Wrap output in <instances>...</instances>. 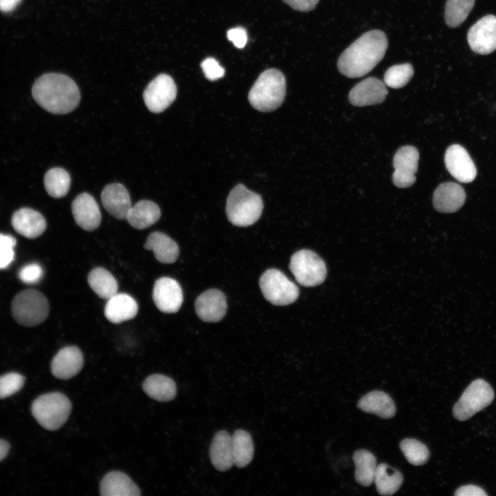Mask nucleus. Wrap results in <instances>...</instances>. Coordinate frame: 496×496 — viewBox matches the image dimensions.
I'll return each mask as SVG.
<instances>
[{
	"label": "nucleus",
	"instance_id": "obj_1",
	"mask_svg": "<svg viewBox=\"0 0 496 496\" xmlns=\"http://www.w3.org/2000/svg\"><path fill=\"white\" fill-rule=\"evenodd\" d=\"M387 47V37L383 31L366 32L341 54L337 63L338 70L349 78L363 76L383 59Z\"/></svg>",
	"mask_w": 496,
	"mask_h": 496
},
{
	"label": "nucleus",
	"instance_id": "obj_2",
	"mask_svg": "<svg viewBox=\"0 0 496 496\" xmlns=\"http://www.w3.org/2000/svg\"><path fill=\"white\" fill-rule=\"evenodd\" d=\"M32 94L35 101L48 112L65 114L79 105L81 94L76 83L59 73H47L34 83Z\"/></svg>",
	"mask_w": 496,
	"mask_h": 496
},
{
	"label": "nucleus",
	"instance_id": "obj_3",
	"mask_svg": "<svg viewBox=\"0 0 496 496\" xmlns=\"http://www.w3.org/2000/svg\"><path fill=\"white\" fill-rule=\"evenodd\" d=\"M286 94V80L278 70L271 68L263 71L258 77L248 94L251 106L260 112H271L283 102Z\"/></svg>",
	"mask_w": 496,
	"mask_h": 496
},
{
	"label": "nucleus",
	"instance_id": "obj_4",
	"mask_svg": "<svg viewBox=\"0 0 496 496\" xmlns=\"http://www.w3.org/2000/svg\"><path fill=\"white\" fill-rule=\"evenodd\" d=\"M262 209L263 201L260 196L242 184L235 186L227 199V216L229 222L236 226L253 225L260 217Z\"/></svg>",
	"mask_w": 496,
	"mask_h": 496
},
{
	"label": "nucleus",
	"instance_id": "obj_5",
	"mask_svg": "<svg viewBox=\"0 0 496 496\" xmlns=\"http://www.w3.org/2000/svg\"><path fill=\"white\" fill-rule=\"evenodd\" d=\"M71 409L70 400L60 392L43 394L31 406L34 417L43 428L50 431L61 428L68 420Z\"/></svg>",
	"mask_w": 496,
	"mask_h": 496
},
{
	"label": "nucleus",
	"instance_id": "obj_6",
	"mask_svg": "<svg viewBox=\"0 0 496 496\" xmlns=\"http://www.w3.org/2000/svg\"><path fill=\"white\" fill-rule=\"evenodd\" d=\"M49 303L40 291L28 289L17 293L12 300V315L15 321L25 327L42 323L49 314Z\"/></svg>",
	"mask_w": 496,
	"mask_h": 496
},
{
	"label": "nucleus",
	"instance_id": "obj_7",
	"mask_svg": "<svg viewBox=\"0 0 496 496\" xmlns=\"http://www.w3.org/2000/svg\"><path fill=\"white\" fill-rule=\"evenodd\" d=\"M259 285L265 298L274 305L290 304L299 296L298 287L276 269L265 271L260 278Z\"/></svg>",
	"mask_w": 496,
	"mask_h": 496
},
{
	"label": "nucleus",
	"instance_id": "obj_8",
	"mask_svg": "<svg viewBox=\"0 0 496 496\" xmlns=\"http://www.w3.org/2000/svg\"><path fill=\"white\" fill-rule=\"evenodd\" d=\"M494 397L493 389L488 382L482 379L475 380L465 389L454 405L453 414L458 420H466L488 406Z\"/></svg>",
	"mask_w": 496,
	"mask_h": 496
},
{
	"label": "nucleus",
	"instance_id": "obj_9",
	"mask_svg": "<svg viewBox=\"0 0 496 496\" xmlns=\"http://www.w3.org/2000/svg\"><path fill=\"white\" fill-rule=\"evenodd\" d=\"M289 269L296 281L304 287L320 285L327 275V267L323 260L309 249L296 252L291 258Z\"/></svg>",
	"mask_w": 496,
	"mask_h": 496
},
{
	"label": "nucleus",
	"instance_id": "obj_10",
	"mask_svg": "<svg viewBox=\"0 0 496 496\" xmlns=\"http://www.w3.org/2000/svg\"><path fill=\"white\" fill-rule=\"evenodd\" d=\"M177 93L174 79L161 74L149 83L143 92V100L148 110L154 113L165 110L175 100Z\"/></svg>",
	"mask_w": 496,
	"mask_h": 496
},
{
	"label": "nucleus",
	"instance_id": "obj_11",
	"mask_svg": "<svg viewBox=\"0 0 496 496\" xmlns=\"http://www.w3.org/2000/svg\"><path fill=\"white\" fill-rule=\"evenodd\" d=\"M467 41L471 49L479 54H488L496 50V16L486 15L468 30Z\"/></svg>",
	"mask_w": 496,
	"mask_h": 496
},
{
	"label": "nucleus",
	"instance_id": "obj_12",
	"mask_svg": "<svg viewBox=\"0 0 496 496\" xmlns=\"http://www.w3.org/2000/svg\"><path fill=\"white\" fill-rule=\"evenodd\" d=\"M419 152L411 145L400 147L393 157V182L400 188L413 185L416 180L415 176L418 168Z\"/></svg>",
	"mask_w": 496,
	"mask_h": 496
},
{
	"label": "nucleus",
	"instance_id": "obj_13",
	"mask_svg": "<svg viewBox=\"0 0 496 496\" xmlns=\"http://www.w3.org/2000/svg\"><path fill=\"white\" fill-rule=\"evenodd\" d=\"M156 307L166 313L177 312L183 303V291L179 283L173 278L162 277L156 280L152 291Z\"/></svg>",
	"mask_w": 496,
	"mask_h": 496
},
{
	"label": "nucleus",
	"instance_id": "obj_14",
	"mask_svg": "<svg viewBox=\"0 0 496 496\" xmlns=\"http://www.w3.org/2000/svg\"><path fill=\"white\" fill-rule=\"evenodd\" d=\"M444 162L448 172L461 183H471L477 176V169L466 149L458 144L449 146Z\"/></svg>",
	"mask_w": 496,
	"mask_h": 496
},
{
	"label": "nucleus",
	"instance_id": "obj_15",
	"mask_svg": "<svg viewBox=\"0 0 496 496\" xmlns=\"http://www.w3.org/2000/svg\"><path fill=\"white\" fill-rule=\"evenodd\" d=\"M387 94L388 90L384 83L375 77H369L351 89L349 100L354 106H367L382 103Z\"/></svg>",
	"mask_w": 496,
	"mask_h": 496
},
{
	"label": "nucleus",
	"instance_id": "obj_16",
	"mask_svg": "<svg viewBox=\"0 0 496 496\" xmlns=\"http://www.w3.org/2000/svg\"><path fill=\"white\" fill-rule=\"evenodd\" d=\"M83 355L76 346H67L61 349L51 362L52 375L61 380H68L75 376L83 366Z\"/></svg>",
	"mask_w": 496,
	"mask_h": 496
},
{
	"label": "nucleus",
	"instance_id": "obj_17",
	"mask_svg": "<svg viewBox=\"0 0 496 496\" xmlns=\"http://www.w3.org/2000/svg\"><path fill=\"white\" fill-rule=\"evenodd\" d=\"M72 212L78 226L86 231L96 229L101 223V214L94 197L83 192L72 203Z\"/></svg>",
	"mask_w": 496,
	"mask_h": 496
},
{
	"label": "nucleus",
	"instance_id": "obj_18",
	"mask_svg": "<svg viewBox=\"0 0 496 496\" xmlns=\"http://www.w3.org/2000/svg\"><path fill=\"white\" fill-rule=\"evenodd\" d=\"M195 310L202 320L207 322H218L226 313V298L224 293L218 289L207 290L196 298Z\"/></svg>",
	"mask_w": 496,
	"mask_h": 496
},
{
	"label": "nucleus",
	"instance_id": "obj_19",
	"mask_svg": "<svg viewBox=\"0 0 496 496\" xmlns=\"http://www.w3.org/2000/svg\"><path fill=\"white\" fill-rule=\"evenodd\" d=\"M101 202L106 211L117 219H126L132 207L130 196L127 189L120 183L106 185L101 192Z\"/></svg>",
	"mask_w": 496,
	"mask_h": 496
},
{
	"label": "nucleus",
	"instance_id": "obj_20",
	"mask_svg": "<svg viewBox=\"0 0 496 496\" xmlns=\"http://www.w3.org/2000/svg\"><path fill=\"white\" fill-rule=\"evenodd\" d=\"M466 197L465 191L460 185L453 182L443 183L434 192L433 206L442 213L455 212L463 206Z\"/></svg>",
	"mask_w": 496,
	"mask_h": 496
},
{
	"label": "nucleus",
	"instance_id": "obj_21",
	"mask_svg": "<svg viewBox=\"0 0 496 496\" xmlns=\"http://www.w3.org/2000/svg\"><path fill=\"white\" fill-rule=\"evenodd\" d=\"M11 223L18 234L28 238L40 236L47 227L44 217L39 211L28 207L17 210L12 214Z\"/></svg>",
	"mask_w": 496,
	"mask_h": 496
},
{
	"label": "nucleus",
	"instance_id": "obj_22",
	"mask_svg": "<svg viewBox=\"0 0 496 496\" xmlns=\"http://www.w3.org/2000/svg\"><path fill=\"white\" fill-rule=\"evenodd\" d=\"M209 456L212 465L219 471H226L234 464L231 436L226 431L217 432L211 441Z\"/></svg>",
	"mask_w": 496,
	"mask_h": 496
},
{
	"label": "nucleus",
	"instance_id": "obj_23",
	"mask_svg": "<svg viewBox=\"0 0 496 496\" xmlns=\"http://www.w3.org/2000/svg\"><path fill=\"white\" fill-rule=\"evenodd\" d=\"M136 301L127 293H116L107 300L104 314L111 322L118 324L134 318L138 312Z\"/></svg>",
	"mask_w": 496,
	"mask_h": 496
},
{
	"label": "nucleus",
	"instance_id": "obj_24",
	"mask_svg": "<svg viewBox=\"0 0 496 496\" xmlns=\"http://www.w3.org/2000/svg\"><path fill=\"white\" fill-rule=\"evenodd\" d=\"M100 494L103 496H137L141 495V491L125 473L111 471L101 482Z\"/></svg>",
	"mask_w": 496,
	"mask_h": 496
},
{
	"label": "nucleus",
	"instance_id": "obj_25",
	"mask_svg": "<svg viewBox=\"0 0 496 496\" xmlns=\"http://www.w3.org/2000/svg\"><path fill=\"white\" fill-rule=\"evenodd\" d=\"M359 409L382 418L393 417L396 407L390 395L381 391H373L364 395L358 402Z\"/></svg>",
	"mask_w": 496,
	"mask_h": 496
},
{
	"label": "nucleus",
	"instance_id": "obj_26",
	"mask_svg": "<svg viewBox=\"0 0 496 496\" xmlns=\"http://www.w3.org/2000/svg\"><path fill=\"white\" fill-rule=\"evenodd\" d=\"M144 248L152 251L157 260L165 264L174 262L179 255L176 242L167 235L159 231H154L149 235Z\"/></svg>",
	"mask_w": 496,
	"mask_h": 496
},
{
	"label": "nucleus",
	"instance_id": "obj_27",
	"mask_svg": "<svg viewBox=\"0 0 496 496\" xmlns=\"http://www.w3.org/2000/svg\"><path fill=\"white\" fill-rule=\"evenodd\" d=\"M161 214L157 204L151 200H141L132 206L126 219L134 228L143 229L156 223L161 218Z\"/></svg>",
	"mask_w": 496,
	"mask_h": 496
},
{
	"label": "nucleus",
	"instance_id": "obj_28",
	"mask_svg": "<svg viewBox=\"0 0 496 496\" xmlns=\"http://www.w3.org/2000/svg\"><path fill=\"white\" fill-rule=\"evenodd\" d=\"M144 392L151 398L159 402L172 400L176 395V385L169 377L162 374L148 376L142 385Z\"/></svg>",
	"mask_w": 496,
	"mask_h": 496
},
{
	"label": "nucleus",
	"instance_id": "obj_29",
	"mask_svg": "<svg viewBox=\"0 0 496 496\" xmlns=\"http://www.w3.org/2000/svg\"><path fill=\"white\" fill-rule=\"evenodd\" d=\"M87 282L92 291L103 299L108 300L117 293L116 280L110 272L104 268L93 269L88 274Z\"/></svg>",
	"mask_w": 496,
	"mask_h": 496
},
{
	"label": "nucleus",
	"instance_id": "obj_30",
	"mask_svg": "<svg viewBox=\"0 0 496 496\" xmlns=\"http://www.w3.org/2000/svg\"><path fill=\"white\" fill-rule=\"evenodd\" d=\"M355 481L363 486H369L374 482L377 464L375 457L369 451L359 449L353 455Z\"/></svg>",
	"mask_w": 496,
	"mask_h": 496
},
{
	"label": "nucleus",
	"instance_id": "obj_31",
	"mask_svg": "<svg viewBox=\"0 0 496 496\" xmlns=\"http://www.w3.org/2000/svg\"><path fill=\"white\" fill-rule=\"evenodd\" d=\"M374 482L381 495H391L398 490L403 482L401 472L381 463L377 466Z\"/></svg>",
	"mask_w": 496,
	"mask_h": 496
},
{
	"label": "nucleus",
	"instance_id": "obj_32",
	"mask_svg": "<svg viewBox=\"0 0 496 496\" xmlns=\"http://www.w3.org/2000/svg\"><path fill=\"white\" fill-rule=\"evenodd\" d=\"M234 464L238 468L247 466L254 453V443L249 433L238 429L231 435Z\"/></svg>",
	"mask_w": 496,
	"mask_h": 496
},
{
	"label": "nucleus",
	"instance_id": "obj_33",
	"mask_svg": "<svg viewBox=\"0 0 496 496\" xmlns=\"http://www.w3.org/2000/svg\"><path fill=\"white\" fill-rule=\"evenodd\" d=\"M71 178L63 168L54 167L49 169L44 176V186L48 194L55 198L65 196L70 187Z\"/></svg>",
	"mask_w": 496,
	"mask_h": 496
},
{
	"label": "nucleus",
	"instance_id": "obj_34",
	"mask_svg": "<svg viewBox=\"0 0 496 496\" xmlns=\"http://www.w3.org/2000/svg\"><path fill=\"white\" fill-rule=\"evenodd\" d=\"M475 4V0H447L444 18L446 25L456 28L467 18Z\"/></svg>",
	"mask_w": 496,
	"mask_h": 496
},
{
	"label": "nucleus",
	"instance_id": "obj_35",
	"mask_svg": "<svg viewBox=\"0 0 496 496\" xmlns=\"http://www.w3.org/2000/svg\"><path fill=\"white\" fill-rule=\"evenodd\" d=\"M400 448L407 461L413 465H423L429 459L430 453L427 446L415 439H404L400 444Z\"/></svg>",
	"mask_w": 496,
	"mask_h": 496
},
{
	"label": "nucleus",
	"instance_id": "obj_36",
	"mask_svg": "<svg viewBox=\"0 0 496 496\" xmlns=\"http://www.w3.org/2000/svg\"><path fill=\"white\" fill-rule=\"evenodd\" d=\"M413 74V68L409 63L395 65L386 71L384 83L391 88H400L407 84Z\"/></svg>",
	"mask_w": 496,
	"mask_h": 496
},
{
	"label": "nucleus",
	"instance_id": "obj_37",
	"mask_svg": "<svg viewBox=\"0 0 496 496\" xmlns=\"http://www.w3.org/2000/svg\"><path fill=\"white\" fill-rule=\"evenodd\" d=\"M25 382V378L14 372L0 376V399L8 397L19 391Z\"/></svg>",
	"mask_w": 496,
	"mask_h": 496
},
{
	"label": "nucleus",
	"instance_id": "obj_38",
	"mask_svg": "<svg viewBox=\"0 0 496 496\" xmlns=\"http://www.w3.org/2000/svg\"><path fill=\"white\" fill-rule=\"evenodd\" d=\"M16 243L12 236L0 234V269L6 268L13 261Z\"/></svg>",
	"mask_w": 496,
	"mask_h": 496
},
{
	"label": "nucleus",
	"instance_id": "obj_39",
	"mask_svg": "<svg viewBox=\"0 0 496 496\" xmlns=\"http://www.w3.org/2000/svg\"><path fill=\"white\" fill-rule=\"evenodd\" d=\"M200 67L205 77L211 81L222 78L225 74V69L214 58L208 57L203 61Z\"/></svg>",
	"mask_w": 496,
	"mask_h": 496
},
{
	"label": "nucleus",
	"instance_id": "obj_40",
	"mask_svg": "<svg viewBox=\"0 0 496 496\" xmlns=\"http://www.w3.org/2000/svg\"><path fill=\"white\" fill-rule=\"evenodd\" d=\"M43 274L41 267L36 263L23 267L19 273L21 280L25 283L32 284L38 282Z\"/></svg>",
	"mask_w": 496,
	"mask_h": 496
},
{
	"label": "nucleus",
	"instance_id": "obj_41",
	"mask_svg": "<svg viewBox=\"0 0 496 496\" xmlns=\"http://www.w3.org/2000/svg\"><path fill=\"white\" fill-rule=\"evenodd\" d=\"M227 36V39L238 48H244L247 41V30L242 27H236L229 30Z\"/></svg>",
	"mask_w": 496,
	"mask_h": 496
},
{
	"label": "nucleus",
	"instance_id": "obj_42",
	"mask_svg": "<svg viewBox=\"0 0 496 496\" xmlns=\"http://www.w3.org/2000/svg\"><path fill=\"white\" fill-rule=\"evenodd\" d=\"M293 9L301 11L309 12L316 8L319 0H282Z\"/></svg>",
	"mask_w": 496,
	"mask_h": 496
},
{
	"label": "nucleus",
	"instance_id": "obj_43",
	"mask_svg": "<svg viewBox=\"0 0 496 496\" xmlns=\"http://www.w3.org/2000/svg\"><path fill=\"white\" fill-rule=\"evenodd\" d=\"M456 496H486V493L480 487L475 485L462 486L455 493Z\"/></svg>",
	"mask_w": 496,
	"mask_h": 496
},
{
	"label": "nucleus",
	"instance_id": "obj_44",
	"mask_svg": "<svg viewBox=\"0 0 496 496\" xmlns=\"http://www.w3.org/2000/svg\"><path fill=\"white\" fill-rule=\"evenodd\" d=\"M21 0H0V10L4 12L14 10Z\"/></svg>",
	"mask_w": 496,
	"mask_h": 496
},
{
	"label": "nucleus",
	"instance_id": "obj_45",
	"mask_svg": "<svg viewBox=\"0 0 496 496\" xmlns=\"http://www.w3.org/2000/svg\"><path fill=\"white\" fill-rule=\"evenodd\" d=\"M9 443L4 440L0 439V462L6 457L9 452Z\"/></svg>",
	"mask_w": 496,
	"mask_h": 496
}]
</instances>
